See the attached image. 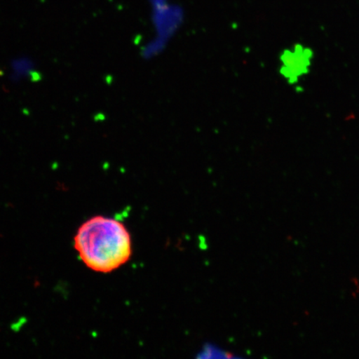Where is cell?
<instances>
[{"label":"cell","instance_id":"cell-1","mask_svg":"<svg viewBox=\"0 0 359 359\" xmlns=\"http://www.w3.org/2000/svg\"><path fill=\"white\" fill-rule=\"evenodd\" d=\"M74 247L81 259L93 271L110 273L127 263L133 254L132 238L116 219H90L79 229Z\"/></svg>","mask_w":359,"mask_h":359}]
</instances>
